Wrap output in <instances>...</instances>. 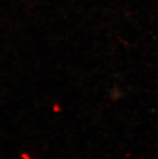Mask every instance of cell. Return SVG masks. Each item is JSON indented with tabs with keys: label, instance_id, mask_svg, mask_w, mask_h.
I'll return each instance as SVG.
<instances>
[{
	"label": "cell",
	"instance_id": "6da1fadb",
	"mask_svg": "<svg viewBox=\"0 0 158 159\" xmlns=\"http://www.w3.org/2000/svg\"><path fill=\"white\" fill-rule=\"evenodd\" d=\"M123 96V92L119 88H113L110 92V97L112 100L116 101Z\"/></svg>",
	"mask_w": 158,
	"mask_h": 159
},
{
	"label": "cell",
	"instance_id": "7a4b0ae2",
	"mask_svg": "<svg viewBox=\"0 0 158 159\" xmlns=\"http://www.w3.org/2000/svg\"><path fill=\"white\" fill-rule=\"evenodd\" d=\"M52 111L54 113H60L62 111V107L61 105L59 104V103H53V105L52 106Z\"/></svg>",
	"mask_w": 158,
	"mask_h": 159
}]
</instances>
